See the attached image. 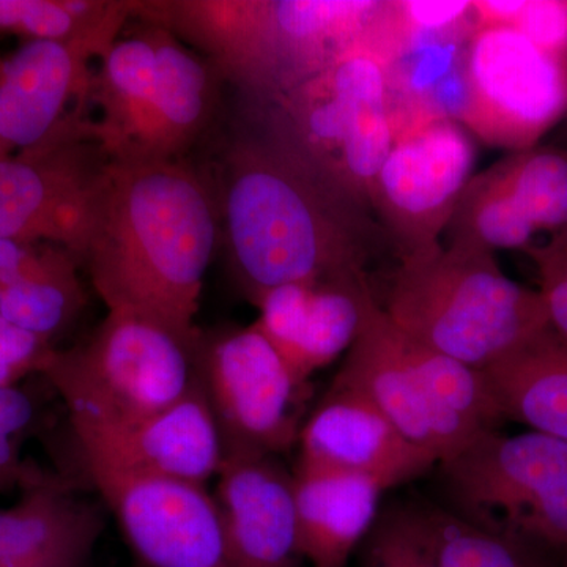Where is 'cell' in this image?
<instances>
[{
  "label": "cell",
  "instance_id": "13",
  "mask_svg": "<svg viewBox=\"0 0 567 567\" xmlns=\"http://www.w3.org/2000/svg\"><path fill=\"white\" fill-rule=\"evenodd\" d=\"M380 0H256V41L244 99L275 102L363 43Z\"/></svg>",
  "mask_w": 567,
  "mask_h": 567
},
{
  "label": "cell",
  "instance_id": "17",
  "mask_svg": "<svg viewBox=\"0 0 567 567\" xmlns=\"http://www.w3.org/2000/svg\"><path fill=\"white\" fill-rule=\"evenodd\" d=\"M227 567H305L293 473L270 454H227L215 477Z\"/></svg>",
  "mask_w": 567,
  "mask_h": 567
},
{
  "label": "cell",
  "instance_id": "34",
  "mask_svg": "<svg viewBox=\"0 0 567 567\" xmlns=\"http://www.w3.org/2000/svg\"><path fill=\"white\" fill-rule=\"evenodd\" d=\"M37 421V401L20 385L0 390V432L24 436Z\"/></svg>",
  "mask_w": 567,
  "mask_h": 567
},
{
  "label": "cell",
  "instance_id": "10",
  "mask_svg": "<svg viewBox=\"0 0 567 567\" xmlns=\"http://www.w3.org/2000/svg\"><path fill=\"white\" fill-rule=\"evenodd\" d=\"M80 461L141 567H227L221 517L205 486L85 454Z\"/></svg>",
  "mask_w": 567,
  "mask_h": 567
},
{
  "label": "cell",
  "instance_id": "26",
  "mask_svg": "<svg viewBox=\"0 0 567 567\" xmlns=\"http://www.w3.org/2000/svg\"><path fill=\"white\" fill-rule=\"evenodd\" d=\"M132 2L110 0H0V33L25 41L121 37Z\"/></svg>",
  "mask_w": 567,
  "mask_h": 567
},
{
  "label": "cell",
  "instance_id": "31",
  "mask_svg": "<svg viewBox=\"0 0 567 567\" xmlns=\"http://www.w3.org/2000/svg\"><path fill=\"white\" fill-rule=\"evenodd\" d=\"M536 265L539 292L551 333L567 346V235L525 251Z\"/></svg>",
  "mask_w": 567,
  "mask_h": 567
},
{
  "label": "cell",
  "instance_id": "29",
  "mask_svg": "<svg viewBox=\"0 0 567 567\" xmlns=\"http://www.w3.org/2000/svg\"><path fill=\"white\" fill-rule=\"evenodd\" d=\"M357 555L358 567H439L423 507L416 503L382 507Z\"/></svg>",
  "mask_w": 567,
  "mask_h": 567
},
{
  "label": "cell",
  "instance_id": "4",
  "mask_svg": "<svg viewBox=\"0 0 567 567\" xmlns=\"http://www.w3.org/2000/svg\"><path fill=\"white\" fill-rule=\"evenodd\" d=\"M197 334L183 338L152 320L107 312L76 344L55 347L40 375L61 395L70 421L130 423L192 390Z\"/></svg>",
  "mask_w": 567,
  "mask_h": 567
},
{
  "label": "cell",
  "instance_id": "1",
  "mask_svg": "<svg viewBox=\"0 0 567 567\" xmlns=\"http://www.w3.org/2000/svg\"><path fill=\"white\" fill-rule=\"evenodd\" d=\"M244 106L208 183L235 282L254 306L276 287L369 276L394 256L371 210L328 181L264 104Z\"/></svg>",
  "mask_w": 567,
  "mask_h": 567
},
{
  "label": "cell",
  "instance_id": "15",
  "mask_svg": "<svg viewBox=\"0 0 567 567\" xmlns=\"http://www.w3.org/2000/svg\"><path fill=\"white\" fill-rule=\"evenodd\" d=\"M80 454L205 486L226 457L221 432L194 375L192 390L162 412L130 423L70 421Z\"/></svg>",
  "mask_w": 567,
  "mask_h": 567
},
{
  "label": "cell",
  "instance_id": "32",
  "mask_svg": "<svg viewBox=\"0 0 567 567\" xmlns=\"http://www.w3.org/2000/svg\"><path fill=\"white\" fill-rule=\"evenodd\" d=\"M55 347L0 317V390L18 386L29 375H40Z\"/></svg>",
  "mask_w": 567,
  "mask_h": 567
},
{
  "label": "cell",
  "instance_id": "21",
  "mask_svg": "<svg viewBox=\"0 0 567 567\" xmlns=\"http://www.w3.org/2000/svg\"><path fill=\"white\" fill-rule=\"evenodd\" d=\"M78 268L62 246L0 240V317L55 347L84 309Z\"/></svg>",
  "mask_w": 567,
  "mask_h": 567
},
{
  "label": "cell",
  "instance_id": "30",
  "mask_svg": "<svg viewBox=\"0 0 567 567\" xmlns=\"http://www.w3.org/2000/svg\"><path fill=\"white\" fill-rule=\"evenodd\" d=\"M477 28H511L548 51L567 52V0H473Z\"/></svg>",
  "mask_w": 567,
  "mask_h": 567
},
{
  "label": "cell",
  "instance_id": "25",
  "mask_svg": "<svg viewBox=\"0 0 567 567\" xmlns=\"http://www.w3.org/2000/svg\"><path fill=\"white\" fill-rule=\"evenodd\" d=\"M445 234L446 244L468 241L496 254L528 251L539 233L492 164L473 175Z\"/></svg>",
  "mask_w": 567,
  "mask_h": 567
},
{
  "label": "cell",
  "instance_id": "16",
  "mask_svg": "<svg viewBox=\"0 0 567 567\" xmlns=\"http://www.w3.org/2000/svg\"><path fill=\"white\" fill-rule=\"evenodd\" d=\"M300 468L368 476L386 491L427 475L439 458L421 450L364 393L334 379L298 436Z\"/></svg>",
  "mask_w": 567,
  "mask_h": 567
},
{
  "label": "cell",
  "instance_id": "8",
  "mask_svg": "<svg viewBox=\"0 0 567 567\" xmlns=\"http://www.w3.org/2000/svg\"><path fill=\"white\" fill-rule=\"evenodd\" d=\"M458 122L507 153L546 140L567 114V52L548 51L511 28H476L464 47Z\"/></svg>",
  "mask_w": 567,
  "mask_h": 567
},
{
  "label": "cell",
  "instance_id": "2",
  "mask_svg": "<svg viewBox=\"0 0 567 567\" xmlns=\"http://www.w3.org/2000/svg\"><path fill=\"white\" fill-rule=\"evenodd\" d=\"M221 241L218 204L204 173L182 159H107L93 183L71 257L107 312H125L183 338Z\"/></svg>",
  "mask_w": 567,
  "mask_h": 567
},
{
  "label": "cell",
  "instance_id": "5",
  "mask_svg": "<svg viewBox=\"0 0 567 567\" xmlns=\"http://www.w3.org/2000/svg\"><path fill=\"white\" fill-rule=\"evenodd\" d=\"M443 509L473 527L567 551V442L491 431L435 466Z\"/></svg>",
  "mask_w": 567,
  "mask_h": 567
},
{
  "label": "cell",
  "instance_id": "38",
  "mask_svg": "<svg viewBox=\"0 0 567 567\" xmlns=\"http://www.w3.org/2000/svg\"><path fill=\"white\" fill-rule=\"evenodd\" d=\"M2 63H3V59L0 58V71H2Z\"/></svg>",
  "mask_w": 567,
  "mask_h": 567
},
{
  "label": "cell",
  "instance_id": "23",
  "mask_svg": "<svg viewBox=\"0 0 567 567\" xmlns=\"http://www.w3.org/2000/svg\"><path fill=\"white\" fill-rule=\"evenodd\" d=\"M483 374L503 420L567 442V346L550 328Z\"/></svg>",
  "mask_w": 567,
  "mask_h": 567
},
{
  "label": "cell",
  "instance_id": "37",
  "mask_svg": "<svg viewBox=\"0 0 567 567\" xmlns=\"http://www.w3.org/2000/svg\"><path fill=\"white\" fill-rule=\"evenodd\" d=\"M561 567H567V551L565 555H563V565Z\"/></svg>",
  "mask_w": 567,
  "mask_h": 567
},
{
  "label": "cell",
  "instance_id": "24",
  "mask_svg": "<svg viewBox=\"0 0 567 567\" xmlns=\"http://www.w3.org/2000/svg\"><path fill=\"white\" fill-rule=\"evenodd\" d=\"M155 85V40L151 25L142 22L140 32L112 44L95 73L93 103L102 111L95 122L96 136L110 158H123L128 153Z\"/></svg>",
  "mask_w": 567,
  "mask_h": 567
},
{
  "label": "cell",
  "instance_id": "7",
  "mask_svg": "<svg viewBox=\"0 0 567 567\" xmlns=\"http://www.w3.org/2000/svg\"><path fill=\"white\" fill-rule=\"evenodd\" d=\"M194 375L227 454L279 456L297 445L311 382H301L256 323L204 333Z\"/></svg>",
  "mask_w": 567,
  "mask_h": 567
},
{
  "label": "cell",
  "instance_id": "3",
  "mask_svg": "<svg viewBox=\"0 0 567 567\" xmlns=\"http://www.w3.org/2000/svg\"><path fill=\"white\" fill-rule=\"evenodd\" d=\"M379 305L402 333L477 371L548 328L539 292L468 241L398 260Z\"/></svg>",
  "mask_w": 567,
  "mask_h": 567
},
{
  "label": "cell",
  "instance_id": "20",
  "mask_svg": "<svg viewBox=\"0 0 567 567\" xmlns=\"http://www.w3.org/2000/svg\"><path fill=\"white\" fill-rule=\"evenodd\" d=\"M0 509V567H84L103 532L102 511L71 492L65 477L21 492Z\"/></svg>",
  "mask_w": 567,
  "mask_h": 567
},
{
  "label": "cell",
  "instance_id": "22",
  "mask_svg": "<svg viewBox=\"0 0 567 567\" xmlns=\"http://www.w3.org/2000/svg\"><path fill=\"white\" fill-rule=\"evenodd\" d=\"M293 480L306 563L347 567L374 528L386 488L372 477L300 466Z\"/></svg>",
  "mask_w": 567,
  "mask_h": 567
},
{
  "label": "cell",
  "instance_id": "14",
  "mask_svg": "<svg viewBox=\"0 0 567 567\" xmlns=\"http://www.w3.org/2000/svg\"><path fill=\"white\" fill-rule=\"evenodd\" d=\"M334 379L368 395L413 445L439 464L465 446L443 415L416 341L394 327L374 298Z\"/></svg>",
  "mask_w": 567,
  "mask_h": 567
},
{
  "label": "cell",
  "instance_id": "12",
  "mask_svg": "<svg viewBox=\"0 0 567 567\" xmlns=\"http://www.w3.org/2000/svg\"><path fill=\"white\" fill-rule=\"evenodd\" d=\"M107 159L96 134L0 159V240L44 241L73 252Z\"/></svg>",
  "mask_w": 567,
  "mask_h": 567
},
{
  "label": "cell",
  "instance_id": "28",
  "mask_svg": "<svg viewBox=\"0 0 567 567\" xmlns=\"http://www.w3.org/2000/svg\"><path fill=\"white\" fill-rule=\"evenodd\" d=\"M537 233L567 235V148L539 142L494 164Z\"/></svg>",
  "mask_w": 567,
  "mask_h": 567
},
{
  "label": "cell",
  "instance_id": "6",
  "mask_svg": "<svg viewBox=\"0 0 567 567\" xmlns=\"http://www.w3.org/2000/svg\"><path fill=\"white\" fill-rule=\"evenodd\" d=\"M257 103L328 181L371 210L372 186L395 137L377 55L360 44L275 102Z\"/></svg>",
  "mask_w": 567,
  "mask_h": 567
},
{
  "label": "cell",
  "instance_id": "33",
  "mask_svg": "<svg viewBox=\"0 0 567 567\" xmlns=\"http://www.w3.org/2000/svg\"><path fill=\"white\" fill-rule=\"evenodd\" d=\"M21 440L22 436L0 432V495L28 491L51 476L22 457Z\"/></svg>",
  "mask_w": 567,
  "mask_h": 567
},
{
  "label": "cell",
  "instance_id": "27",
  "mask_svg": "<svg viewBox=\"0 0 567 567\" xmlns=\"http://www.w3.org/2000/svg\"><path fill=\"white\" fill-rule=\"evenodd\" d=\"M439 567H561L563 555L466 524L442 506L421 505Z\"/></svg>",
  "mask_w": 567,
  "mask_h": 567
},
{
  "label": "cell",
  "instance_id": "9",
  "mask_svg": "<svg viewBox=\"0 0 567 567\" xmlns=\"http://www.w3.org/2000/svg\"><path fill=\"white\" fill-rule=\"evenodd\" d=\"M475 164V137L454 118H427L395 134L371 194L395 259L442 245Z\"/></svg>",
  "mask_w": 567,
  "mask_h": 567
},
{
  "label": "cell",
  "instance_id": "18",
  "mask_svg": "<svg viewBox=\"0 0 567 567\" xmlns=\"http://www.w3.org/2000/svg\"><path fill=\"white\" fill-rule=\"evenodd\" d=\"M377 298L369 276L276 287L256 303V327L301 382L349 352Z\"/></svg>",
  "mask_w": 567,
  "mask_h": 567
},
{
  "label": "cell",
  "instance_id": "11",
  "mask_svg": "<svg viewBox=\"0 0 567 567\" xmlns=\"http://www.w3.org/2000/svg\"><path fill=\"white\" fill-rule=\"evenodd\" d=\"M121 37L24 41L0 71V142L10 153L96 134L89 118L95 73Z\"/></svg>",
  "mask_w": 567,
  "mask_h": 567
},
{
  "label": "cell",
  "instance_id": "36",
  "mask_svg": "<svg viewBox=\"0 0 567 567\" xmlns=\"http://www.w3.org/2000/svg\"><path fill=\"white\" fill-rule=\"evenodd\" d=\"M11 155L9 151H7L6 147H3L2 142H0V159L6 158V156Z\"/></svg>",
  "mask_w": 567,
  "mask_h": 567
},
{
  "label": "cell",
  "instance_id": "35",
  "mask_svg": "<svg viewBox=\"0 0 567 567\" xmlns=\"http://www.w3.org/2000/svg\"><path fill=\"white\" fill-rule=\"evenodd\" d=\"M546 142H550V144L561 145V147L567 148V114L565 118H563L561 123L554 130L546 140Z\"/></svg>",
  "mask_w": 567,
  "mask_h": 567
},
{
  "label": "cell",
  "instance_id": "19",
  "mask_svg": "<svg viewBox=\"0 0 567 567\" xmlns=\"http://www.w3.org/2000/svg\"><path fill=\"white\" fill-rule=\"evenodd\" d=\"M151 25V24H147ZM156 48V85L132 147L123 158L182 159L218 114L226 78L208 59L173 33L151 25Z\"/></svg>",
  "mask_w": 567,
  "mask_h": 567
}]
</instances>
